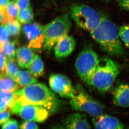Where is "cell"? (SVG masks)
<instances>
[{"instance_id": "1", "label": "cell", "mask_w": 129, "mask_h": 129, "mask_svg": "<svg viewBox=\"0 0 129 129\" xmlns=\"http://www.w3.org/2000/svg\"><path fill=\"white\" fill-rule=\"evenodd\" d=\"M16 92L21 102L43 107L50 114L58 112L62 107V101L44 83L31 84Z\"/></svg>"}, {"instance_id": "2", "label": "cell", "mask_w": 129, "mask_h": 129, "mask_svg": "<svg viewBox=\"0 0 129 129\" xmlns=\"http://www.w3.org/2000/svg\"><path fill=\"white\" fill-rule=\"evenodd\" d=\"M92 38L103 50L114 56H120L124 50L120 40L119 29L112 21L104 17L96 28L90 32Z\"/></svg>"}, {"instance_id": "3", "label": "cell", "mask_w": 129, "mask_h": 129, "mask_svg": "<svg viewBox=\"0 0 129 129\" xmlns=\"http://www.w3.org/2000/svg\"><path fill=\"white\" fill-rule=\"evenodd\" d=\"M120 72L119 65L111 59H99L96 68L88 84L99 92L104 93L110 88Z\"/></svg>"}, {"instance_id": "4", "label": "cell", "mask_w": 129, "mask_h": 129, "mask_svg": "<svg viewBox=\"0 0 129 129\" xmlns=\"http://www.w3.org/2000/svg\"><path fill=\"white\" fill-rule=\"evenodd\" d=\"M72 24L68 15H61L47 24L43 29L44 50L50 52L57 42L62 37L68 35Z\"/></svg>"}, {"instance_id": "5", "label": "cell", "mask_w": 129, "mask_h": 129, "mask_svg": "<svg viewBox=\"0 0 129 129\" xmlns=\"http://www.w3.org/2000/svg\"><path fill=\"white\" fill-rule=\"evenodd\" d=\"M70 104L75 110L85 112L93 117L103 114L104 107L102 103L92 98L80 85L75 87L74 95Z\"/></svg>"}, {"instance_id": "6", "label": "cell", "mask_w": 129, "mask_h": 129, "mask_svg": "<svg viewBox=\"0 0 129 129\" xmlns=\"http://www.w3.org/2000/svg\"><path fill=\"white\" fill-rule=\"evenodd\" d=\"M71 17L79 27L91 32L99 26L104 17L87 5L75 4L71 8Z\"/></svg>"}, {"instance_id": "7", "label": "cell", "mask_w": 129, "mask_h": 129, "mask_svg": "<svg viewBox=\"0 0 129 129\" xmlns=\"http://www.w3.org/2000/svg\"><path fill=\"white\" fill-rule=\"evenodd\" d=\"M11 113L19 115L24 121L42 123L48 118L50 113L45 108L39 106L24 103L18 99L13 106Z\"/></svg>"}, {"instance_id": "8", "label": "cell", "mask_w": 129, "mask_h": 129, "mask_svg": "<svg viewBox=\"0 0 129 129\" xmlns=\"http://www.w3.org/2000/svg\"><path fill=\"white\" fill-rule=\"evenodd\" d=\"M99 60L97 54L90 48L85 49L78 55L75 66L78 76L83 82L88 83Z\"/></svg>"}, {"instance_id": "9", "label": "cell", "mask_w": 129, "mask_h": 129, "mask_svg": "<svg viewBox=\"0 0 129 129\" xmlns=\"http://www.w3.org/2000/svg\"><path fill=\"white\" fill-rule=\"evenodd\" d=\"M49 82L52 91L61 97L71 99L74 96L75 88L66 76L60 74L51 75Z\"/></svg>"}, {"instance_id": "10", "label": "cell", "mask_w": 129, "mask_h": 129, "mask_svg": "<svg viewBox=\"0 0 129 129\" xmlns=\"http://www.w3.org/2000/svg\"><path fill=\"white\" fill-rule=\"evenodd\" d=\"M43 26L37 22L25 24L23 26V32L29 42L28 47L38 50L43 47L44 37Z\"/></svg>"}, {"instance_id": "11", "label": "cell", "mask_w": 129, "mask_h": 129, "mask_svg": "<svg viewBox=\"0 0 129 129\" xmlns=\"http://www.w3.org/2000/svg\"><path fill=\"white\" fill-rule=\"evenodd\" d=\"M76 41L73 37L66 35L60 39L54 47L56 58L61 59L68 57L74 50Z\"/></svg>"}, {"instance_id": "12", "label": "cell", "mask_w": 129, "mask_h": 129, "mask_svg": "<svg viewBox=\"0 0 129 129\" xmlns=\"http://www.w3.org/2000/svg\"><path fill=\"white\" fill-rule=\"evenodd\" d=\"M94 129H126L125 126L115 117L102 114L92 119Z\"/></svg>"}, {"instance_id": "13", "label": "cell", "mask_w": 129, "mask_h": 129, "mask_svg": "<svg viewBox=\"0 0 129 129\" xmlns=\"http://www.w3.org/2000/svg\"><path fill=\"white\" fill-rule=\"evenodd\" d=\"M64 125L66 129H91L86 115L78 112L68 116Z\"/></svg>"}, {"instance_id": "14", "label": "cell", "mask_w": 129, "mask_h": 129, "mask_svg": "<svg viewBox=\"0 0 129 129\" xmlns=\"http://www.w3.org/2000/svg\"><path fill=\"white\" fill-rule=\"evenodd\" d=\"M113 103L122 107H129V84H122L118 86L113 93Z\"/></svg>"}, {"instance_id": "15", "label": "cell", "mask_w": 129, "mask_h": 129, "mask_svg": "<svg viewBox=\"0 0 129 129\" xmlns=\"http://www.w3.org/2000/svg\"><path fill=\"white\" fill-rule=\"evenodd\" d=\"M36 54L28 46H22L16 50V60L21 68H28Z\"/></svg>"}, {"instance_id": "16", "label": "cell", "mask_w": 129, "mask_h": 129, "mask_svg": "<svg viewBox=\"0 0 129 129\" xmlns=\"http://www.w3.org/2000/svg\"><path fill=\"white\" fill-rule=\"evenodd\" d=\"M16 92L0 90V111L9 110L11 112L13 106L18 99Z\"/></svg>"}, {"instance_id": "17", "label": "cell", "mask_w": 129, "mask_h": 129, "mask_svg": "<svg viewBox=\"0 0 129 129\" xmlns=\"http://www.w3.org/2000/svg\"><path fill=\"white\" fill-rule=\"evenodd\" d=\"M19 88L15 80L7 76L5 73L0 74V90L16 92L19 90Z\"/></svg>"}, {"instance_id": "18", "label": "cell", "mask_w": 129, "mask_h": 129, "mask_svg": "<svg viewBox=\"0 0 129 129\" xmlns=\"http://www.w3.org/2000/svg\"><path fill=\"white\" fill-rule=\"evenodd\" d=\"M19 88H24L37 83V80L29 71H19L15 79Z\"/></svg>"}, {"instance_id": "19", "label": "cell", "mask_w": 129, "mask_h": 129, "mask_svg": "<svg viewBox=\"0 0 129 129\" xmlns=\"http://www.w3.org/2000/svg\"><path fill=\"white\" fill-rule=\"evenodd\" d=\"M28 68L29 73L35 78L42 76L44 73V65L41 57L36 54Z\"/></svg>"}, {"instance_id": "20", "label": "cell", "mask_w": 129, "mask_h": 129, "mask_svg": "<svg viewBox=\"0 0 129 129\" xmlns=\"http://www.w3.org/2000/svg\"><path fill=\"white\" fill-rule=\"evenodd\" d=\"M16 40L8 41L0 46V48L3 53L8 59L14 58L15 55H16Z\"/></svg>"}, {"instance_id": "21", "label": "cell", "mask_w": 129, "mask_h": 129, "mask_svg": "<svg viewBox=\"0 0 129 129\" xmlns=\"http://www.w3.org/2000/svg\"><path fill=\"white\" fill-rule=\"evenodd\" d=\"M33 19V12L30 6L26 9L20 10L17 18L21 23L25 24L31 23Z\"/></svg>"}, {"instance_id": "22", "label": "cell", "mask_w": 129, "mask_h": 129, "mask_svg": "<svg viewBox=\"0 0 129 129\" xmlns=\"http://www.w3.org/2000/svg\"><path fill=\"white\" fill-rule=\"evenodd\" d=\"M19 71V67L15 59L7 60L5 71V73L7 76L15 80Z\"/></svg>"}, {"instance_id": "23", "label": "cell", "mask_w": 129, "mask_h": 129, "mask_svg": "<svg viewBox=\"0 0 129 129\" xmlns=\"http://www.w3.org/2000/svg\"><path fill=\"white\" fill-rule=\"evenodd\" d=\"M20 11L13 1H9L6 7V13L8 21L17 19Z\"/></svg>"}, {"instance_id": "24", "label": "cell", "mask_w": 129, "mask_h": 129, "mask_svg": "<svg viewBox=\"0 0 129 129\" xmlns=\"http://www.w3.org/2000/svg\"><path fill=\"white\" fill-rule=\"evenodd\" d=\"M21 23L17 20H9L4 24L9 33L12 37H16L19 35L21 30Z\"/></svg>"}, {"instance_id": "25", "label": "cell", "mask_w": 129, "mask_h": 129, "mask_svg": "<svg viewBox=\"0 0 129 129\" xmlns=\"http://www.w3.org/2000/svg\"><path fill=\"white\" fill-rule=\"evenodd\" d=\"M119 35L124 45L129 48V25H124L120 27Z\"/></svg>"}, {"instance_id": "26", "label": "cell", "mask_w": 129, "mask_h": 129, "mask_svg": "<svg viewBox=\"0 0 129 129\" xmlns=\"http://www.w3.org/2000/svg\"><path fill=\"white\" fill-rule=\"evenodd\" d=\"M9 33L4 24L0 25V46L2 44L9 41Z\"/></svg>"}, {"instance_id": "27", "label": "cell", "mask_w": 129, "mask_h": 129, "mask_svg": "<svg viewBox=\"0 0 129 129\" xmlns=\"http://www.w3.org/2000/svg\"><path fill=\"white\" fill-rule=\"evenodd\" d=\"M19 126L16 119H9L6 123L3 124L1 129H19Z\"/></svg>"}, {"instance_id": "28", "label": "cell", "mask_w": 129, "mask_h": 129, "mask_svg": "<svg viewBox=\"0 0 129 129\" xmlns=\"http://www.w3.org/2000/svg\"><path fill=\"white\" fill-rule=\"evenodd\" d=\"M19 129H40L37 122L33 121H24L19 126Z\"/></svg>"}, {"instance_id": "29", "label": "cell", "mask_w": 129, "mask_h": 129, "mask_svg": "<svg viewBox=\"0 0 129 129\" xmlns=\"http://www.w3.org/2000/svg\"><path fill=\"white\" fill-rule=\"evenodd\" d=\"M11 114L9 110L0 111V125H2L10 119Z\"/></svg>"}, {"instance_id": "30", "label": "cell", "mask_w": 129, "mask_h": 129, "mask_svg": "<svg viewBox=\"0 0 129 129\" xmlns=\"http://www.w3.org/2000/svg\"><path fill=\"white\" fill-rule=\"evenodd\" d=\"M20 10L29 7L30 6V0H13Z\"/></svg>"}, {"instance_id": "31", "label": "cell", "mask_w": 129, "mask_h": 129, "mask_svg": "<svg viewBox=\"0 0 129 129\" xmlns=\"http://www.w3.org/2000/svg\"><path fill=\"white\" fill-rule=\"evenodd\" d=\"M7 58L2 52L0 53V74L5 73Z\"/></svg>"}, {"instance_id": "32", "label": "cell", "mask_w": 129, "mask_h": 129, "mask_svg": "<svg viewBox=\"0 0 129 129\" xmlns=\"http://www.w3.org/2000/svg\"><path fill=\"white\" fill-rule=\"evenodd\" d=\"M6 7L0 6V23L4 25L8 21L6 13Z\"/></svg>"}, {"instance_id": "33", "label": "cell", "mask_w": 129, "mask_h": 129, "mask_svg": "<svg viewBox=\"0 0 129 129\" xmlns=\"http://www.w3.org/2000/svg\"><path fill=\"white\" fill-rule=\"evenodd\" d=\"M50 129H66V128L64 127V126L57 124L52 125Z\"/></svg>"}, {"instance_id": "34", "label": "cell", "mask_w": 129, "mask_h": 129, "mask_svg": "<svg viewBox=\"0 0 129 129\" xmlns=\"http://www.w3.org/2000/svg\"><path fill=\"white\" fill-rule=\"evenodd\" d=\"M9 2V0H0V6L6 7Z\"/></svg>"}, {"instance_id": "35", "label": "cell", "mask_w": 129, "mask_h": 129, "mask_svg": "<svg viewBox=\"0 0 129 129\" xmlns=\"http://www.w3.org/2000/svg\"><path fill=\"white\" fill-rule=\"evenodd\" d=\"M129 3V0H120V4L122 7H124Z\"/></svg>"}, {"instance_id": "36", "label": "cell", "mask_w": 129, "mask_h": 129, "mask_svg": "<svg viewBox=\"0 0 129 129\" xmlns=\"http://www.w3.org/2000/svg\"><path fill=\"white\" fill-rule=\"evenodd\" d=\"M123 8L127 9V10H129V3L128 4H127V5H126L125 6L123 7Z\"/></svg>"}]
</instances>
